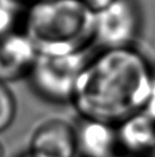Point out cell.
Segmentation results:
<instances>
[{"mask_svg": "<svg viewBox=\"0 0 155 157\" xmlns=\"http://www.w3.org/2000/svg\"><path fill=\"white\" fill-rule=\"evenodd\" d=\"M89 56L88 51L71 54H38L26 78L31 90L41 100L52 105L71 103Z\"/></svg>", "mask_w": 155, "mask_h": 157, "instance_id": "cell-3", "label": "cell"}, {"mask_svg": "<svg viewBox=\"0 0 155 157\" xmlns=\"http://www.w3.org/2000/svg\"><path fill=\"white\" fill-rule=\"evenodd\" d=\"M18 157H34V156H33V155H31L30 153H27V151H26V153H24V154H22V155H20Z\"/></svg>", "mask_w": 155, "mask_h": 157, "instance_id": "cell-14", "label": "cell"}, {"mask_svg": "<svg viewBox=\"0 0 155 157\" xmlns=\"http://www.w3.org/2000/svg\"><path fill=\"white\" fill-rule=\"evenodd\" d=\"M21 30L39 54L86 52L94 44V10L82 0L32 1Z\"/></svg>", "mask_w": 155, "mask_h": 157, "instance_id": "cell-2", "label": "cell"}, {"mask_svg": "<svg viewBox=\"0 0 155 157\" xmlns=\"http://www.w3.org/2000/svg\"><path fill=\"white\" fill-rule=\"evenodd\" d=\"M38 54L33 43L22 30L0 38V82L9 85L27 78Z\"/></svg>", "mask_w": 155, "mask_h": 157, "instance_id": "cell-6", "label": "cell"}, {"mask_svg": "<svg viewBox=\"0 0 155 157\" xmlns=\"http://www.w3.org/2000/svg\"><path fill=\"white\" fill-rule=\"evenodd\" d=\"M144 15L138 0H113L94 12V44L100 49L137 46Z\"/></svg>", "mask_w": 155, "mask_h": 157, "instance_id": "cell-4", "label": "cell"}, {"mask_svg": "<svg viewBox=\"0 0 155 157\" xmlns=\"http://www.w3.org/2000/svg\"><path fill=\"white\" fill-rule=\"evenodd\" d=\"M75 132L78 157H114L119 154L114 124L80 118Z\"/></svg>", "mask_w": 155, "mask_h": 157, "instance_id": "cell-8", "label": "cell"}, {"mask_svg": "<svg viewBox=\"0 0 155 157\" xmlns=\"http://www.w3.org/2000/svg\"><path fill=\"white\" fill-rule=\"evenodd\" d=\"M17 113V102L7 84L0 82V133L13 125Z\"/></svg>", "mask_w": 155, "mask_h": 157, "instance_id": "cell-10", "label": "cell"}, {"mask_svg": "<svg viewBox=\"0 0 155 157\" xmlns=\"http://www.w3.org/2000/svg\"><path fill=\"white\" fill-rule=\"evenodd\" d=\"M114 157H128V156H124V155H121V154H117V155H115Z\"/></svg>", "mask_w": 155, "mask_h": 157, "instance_id": "cell-15", "label": "cell"}, {"mask_svg": "<svg viewBox=\"0 0 155 157\" xmlns=\"http://www.w3.org/2000/svg\"><path fill=\"white\" fill-rule=\"evenodd\" d=\"M26 4H29V2H32V1H37V0H24Z\"/></svg>", "mask_w": 155, "mask_h": 157, "instance_id": "cell-16", "label": "cell"}, {"mask_svg": "<svg viewBox=\"0 0 155 157\" xmlns=\"http://www.w3.org/2000/svg\"><path fill=\"white\" fill-rule=\"evenodd\" d=\"M142 111L144 113H146L148 117H151L152 119L155 121V74L151 83V87H150V91H148L146 101H145V105L142 107Z\"/></svg>", "mask_w": 155, "mask_h": 157, "instance_id": "cell-11", "label": "cell"}, {"mask_svg": "<svg viewBox=\"0 0 155 157\" xmlns=\"http://www.w3.org/2000/svg\"><path fill=\"white\" fill-rule=\"evenodd\" d=\"M26 5L24 0H0V38L21 30Z\"/></svg>", "mask_w": 155, "mask_h": 157, "instance_id": "cell-9", "label": "cell"}, {"mask_svg": "<svg viewBox=\"0 0 155 157\" xmlns=\"http://www.w3.org/2000/svg\"><path fill=\"white\" fill-rule=\"evenodd\" d=\"M86 5H88L94 12L97 9L102 8L104 6H106L107 4H110L113 0H82Z\"/></svg>", "mask_w": 155, "mask_h": 157, "instance_id": "cell-12", "label": "cell"}, {"mask_svg": "<svg viewBox=\"0 0 155 157\" xmlns=\"http://www.w3.org/2000/svg\"><path fill=\"white\" fill-rule=\"evenodd\" d=\"M154 74L137 46L99 49L88 59L71 105L80 118L116 125L142 111Z\"/></svg>", "mask_w": 155, "mask_h": 157, "instance_id": "cell-1", "label": "cell"}, {"mask_svg": "<svg viewBox=\"0 0 155 157\" xmlns=\"http://www.w3.org/2000/svg\"><path fill=\"white\" fill-rule=\"evenodd\" d=\"M27 153L34 157H78L75 126L62 118L45 121L31 134Z\"/></svg>", "mask_w": 155, "mask_h": 157, "instance_id": "cell-5", "label": "cell"}, {"mask_svg": "<svg viewBox=\"0 0 155 157\" xmlns=\"http://www.w3.org/2000/svg\"><path fill=\"white\" fill-rule=\"evenodd\" d=\"M119 154L128 157H147L155 153V121L142 111L117 123Z\"/></svg>", "mask_w": 155, "mask_h": 157, "instance_id": "cell-7", "label": "cell"}, {"mask_svg": "<svg viewBox=\"0 0 155 157\" xmlns=\"http://www.w3.org/2000/svg\"><path fill=\"white\" fill-rule=\"evenodd\" d=\"M0 157H5V148L1 144V141H0Z\"/></svg>", "mask_w": 155, "mask_h": 157, "instance_id": "cell-13", "label": "cell"}]
</instances>
